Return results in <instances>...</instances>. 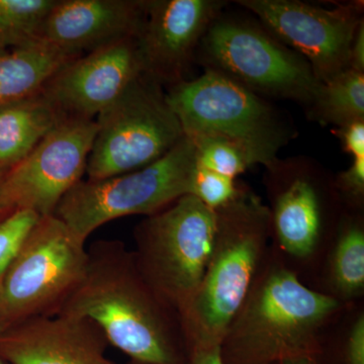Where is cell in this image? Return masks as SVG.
Masks as SVG:
<instances>
[{
    "mask_svg": "<svg viewBox=\"0 0 364 364\" xmlns=\"http://www.w3.org/2000/svg\"><path fill=\"white\" fill-rule=\"evenodd\" d=\"M85 274L60 313L88 318L109 344L144 364H188L191 349L181 314L163 301L117 240L87 249Z\"/></svg>",
    "mask_w": 364,
    "mask_h": 364,
    "instance_id": "6da1fadb",
    "label": "cell"
},
{
    "mask_svg": "<svg viewBox=\"0 0 364 364\" xmlns=\"http://www.w3.org/2000/svg\"><path fill=\"white\" fill-rule=\"evenodd\" d=\"M314 291L269 253L220 345L223 364H274L314 358L344 310Z\"/></svg>",
    "mask_w": 364,
    "mask_h": 364,
    "instance_id": "7a4b0ae2",
    "label": "cell"
},
{
    "mask_svg": "<svg viewBox=\"0 0 364 364\" xmlns=\"http://www.w3.org/2000/svg\"><path fill=\"white\" fill-rule=\"evenodd\" d=\"M215 212L210 262L181 315L191 354L220 347L269 253V210L249 186Z\"/></svg>",
    "mask_w": 364,
    "mask_h": 364,
    "instance_id": "3957f363",
    "label": "cell"
},
{
    "mask_svg": "<svg viewBox=\"0 0 364 364\" xmlns=\"http://www.w3.org/2000/svg\"><path fill=\"white\" fill-rule=\"evenodd\" d=\"M265 186L270 251L310 287L346 212L334 178L312 162L279 160Z\"/></svg>",
    "mask_w": 364,
    "mask_h": 364,
    "instance_id": "277c9868",
    "label": "cell"
},
{
    "mask_svg": "<svg viewBox=\"0 0 364 364\" xmlns=\"http://www.w3.org/2000/svg\"><path fill=\"white\" fill-rule=\"evenodd\" d=\"M188 138L215 136L243 151L253 166L272 168L296 130L279 109L219 72L205 69L166 91Z\"/></svg>",
    "mask_w": 364,
    "mask_h": 364,
    "instance_id": "5b68a950",
    "label": "cell"
},
{
    "mask_svg": "<svg viewBox=\"0 0 364 364\" xmlns=\"http://www.w3.org/2000/svg\"><path fill=\"white\" fill-rule=\"evenodd\" d=\"M217 218L193 196L147 215L134 229L136 267L181 316L195 296L214 247Z\"/></svg>",
    "mask_w": 364,
    "mask_h": 364,
    "instance_id": "8992f818",
    "label": "cell"
},
{
    "mask_svg": "<svg viewBox=\"0 0 364 364\" xmlns=\"http://www.w3.org/2000/svg\"><path fill=\"white\" fill-rule=\"evenodd\" d=\"M85 242L56 215L41 217L0 280V334L57 315L87 267Z\"/></svg>",
    "mask_w": 364,
    "mask_h": 364,
    "instance_id": "52a82bcc",
    "label": "cell"
},
{
    "mask_svg": "<svg viewBox=\"0 0 364 364\" xmlns=\"http://www.w3.org/2000/svg\"><path fill=\"white\" fill-rule=\"evenodd\" d=\"M196 147L184 136L161 159L135 171L81 181L55 215L86 242L97 228L128 215L155 214L191 193Z\"/></svg>",
    "mask_w": 364,
    "mask_h": 364,
    "instance_id": "ba28073f",
    "label": "cell"
},
{
    "mask_svg": "<svg viewBox=\"0 0 364 364\" xmlns=\"http://www.w3.org/2000/svg\"><path fill=\"white\" fill-rule=\"evenodd\" d=\"M95 122L97 136L85 172L90 181L144 168L184 136L164 87L144 73Z\"/></svg>",
    "mask_w": 364,
    "mask_h": 364,
    "instance_id": "9c48e42d",
    "label": "cell"
},
{
    "mask_svg": "<svg viewBox=\"0 0 364 364\" xmlns=\"http://www.w3.org/2000/svg\"><path fill=\"white\" fill-rule=\"evenodd\" d=\"M198 53L205 69L260 97L286 98L309 109L322 85L301 55L247 21L220 16L205 33Z\"/></svg>",
    "mask_w": 364,
    "mask_h": 364,
    "instance_id": "30bf717a",
    "label": "cell"
},
{
    "mask_svg": "<svg viewBox=\"0 0 364 364\" xmlns=\"http://www.w3.org/2000/svg\"><path fill=\"white\" fill-rule=\"evenodd\" d=\"M97 132L95 119H64L7 170L0 188L4 205L11 212L54 215L62 198L82 181Z\"/></svg>",
    "mask_w": 364,
    "mask_h": 364,
    "instance_id": "8fae6325",
    "label": "cell"
},
{
    "mask_svg": "<svg viewBox=\"0 0 364 364\" xmlns=\"http://www.w3.org/2000/svg\"><path fill=\"white\" fill-rule=\"evenodd\" d=\"M267 32L298 53L324 83L349 68L352 41L363 21V2L332 9L298 0H240Z\"/></svg>",
    "mask_w": 364,
    "mask_h": 364,
    "instance_id": "7c38bea8",
    "label": "cell"
},
{
    "mask_svg": "<svg viewBox=\"0 0 364 364\" xmlns=\"http://www.w3.org/2000/svg\"><path fill=\"white\" fill-rule=\"evenodd\" d=\"M224 6L218 0H146L136 37L143 73L163 87L186 80L198 46Z\"/></svg>",
    "mask_w": 364,
    "mask_h": 364,
    "instance_id": "4fadbf2b",
    "label": "cell"
},
{
    "mask_svg": "<svg viewBox=\"0 0 364 364\" xmlns=\"http://www.w3.org/2000/svg\"><path fill=\"white\" fill-rule=\"evenodd\" d=\"M142 73L136 37L129 38L74 60L41 93L64 119H95Z\"/></svg>",
    "mask_w": 364,
    "mask_h": 364,
    "instance_id": "5bb4252c",
    "label": "cell"
},
{
    "mask_svg": "<svg viewBox=\"0 0 364 364\" xmlns=\"http://www.w3.org/2000/svg\"><path fill=\"white\" fill-rule=\"evenodd\" d=\"M146 0H55L33 41L70 54H87L136 37Z\"/></svg>",
    "mask_w": 364,
    "mask_h": 364,
    "instance_id": "9a60e30c",
    "label": "cell"
},
{
    "mask_svg": "<svg viewBox=\"0 0 364 364\" xmlns=\"http://www.w3.org/2000/svg\"><path fill=\"white\" fill-rule=\"evenodd\" d=\"M107 346L95 323L63 313L0 334V355L11 364H117L105 354Z\"/></svg>",
    "mask_w": 364,
    "mask_h": 364,
    "instance_id": "2e32d148",
    "label": "cell"
},
{
    "mask_svg": "<svg viewBox=\"0 0 364 364\" xmlns=\"http://www.w3.org/2000/svg\"><path fill=\"white\" fill-rule=\"evenodd\" d=\"M310 289L342 305L363 301V212L346 210Z\"/></svg>",
    "mask_w": 364,
    "mask_h": 364,
    "instance_id": "e0dca14e",
    "label": "cell"
},
{
    "mask_svg": "<svg viewBox=\"0 0 364 364\" xmlns=\"http://www.w3.org/2000/svg\"><path fill=\"white\" fill-rule=\"evenodd\" d=\"M79 57L35 41L0 51V105L38 95L57 72Z\"/></svg>",
    "mask_w": 364,
    "mask_h": 364,
    "instance_id": "ac0fdd59",
    "label": "cell"
},
{
    "mask_svg": "<svg viewBox=\"0 0 364 364\" xmlns=\"http://www.w3.org/2000/svg\"><path fill=\"white\" fill-rule=\"evenodd\" d=\"M63 119L41 92L0 105V169L21 162Z\"/></svg>",
    "mask_w": 364,
    "mask_h": 364,
    "instance_id": "d6986e66",
    "label": "cell"
},
{
    "mask_svg": "<svg viewBox=\"0 0 364 364\" xmlns=\"http://www.w3.org/2000/svg\"><path fill=\"white\" fill-rule=\"evenodd\" d=\"M308 112L313 121L337 128L364 121V73L345 69L322 83Z\"/></svg>",
    "mask_w": 364,
    "mask_h": 364,
    "instance_id": "ffe728a7",
    "label": "cell"
},
{
    "mask_svg": "<svg viewBox=\"0 0 364 364\" xmlns=\"http://www.w3.org/2000/svg\"><path fill=\"white\" fill-rule=\"evenodd\" d=\"M314 364H364L363 301L347 305L328 327Z\"/></svg>",
    "mask_w": 364,
    "mask_h": 364,
    "instance_id": "44dd1931",
    "label": "cell"
},
{
    "mask_svg": "<svg viewBox=\"0 0 364 364\" xmlns=\"http://www.w3.org/2000/svg\"><path fill=\"white\" fill-rule=\"evenodd\" d=\"M55 0H0V51L32 42Z\"/></svg>",
    "mask_w": 364,
    "mask_h": 364,
    "instance_id": "7402d4cb",
    "label": "cell"
},
{
    "mask_svg": "<svg viewBox=\"0 0 364 364\" xmlns=\"http://www.w3.org/2000/svg\"><path fill=\"white\" fill-rule=\"evenodd\" d=\"M189 139L196 147L198 166L234 179L253 166L243 151L224 139L215 136Z\"/></svg>",
    "mask_w": 364,
    "mask_h": 364,
    "instance_id": "603a6c76",
    "label": "cell"
},
{
    "mask_svg": "<svg viewBox=\"0 0 364 364\" xmlns=\"http://www.w3.org/2000/svg\"><path fill=\"white\" fill-rule=\"evenodd\" d=\"M40 219V215L33 210H18L0 222V280Z\"/></svg>",
    "mask_w": 364,
    "mask_h": 364,
    "instance_id": "cb8c5ba5",
    "label": "cell"
},
{
    "mask_svg": "<svg viewBox=\"0 0 364 364\" xmlns=\"http://www.w3.org/2000/svg\"><path fill=\"white\" fill-rule=\"evenodd\" d=\"M240 186L236 179L196 165L189 195L215 210L232 202L240 191Z\"/></svg>",
    "mask_w": 364,
    "mask_h": 364,
    "instance_id": "d4e9b609",
    "label": "cell"
},
{
    "mask_svg": "<svg viewBox=\"0 0 364 364\" xmlns=\"http://www.w3.org/2000/svg\"><path fill=\"white\" fill-rule=\"evenodd\" d=\"M334 183L346 210L363 212L364 157L354 158L350 166L335 177Z\"/></svg>",
    "mask_w": 364,
    "mask_h": 364,
    "instance_id": "484cf974",
    "label": "cell"
},
{
    "mask_svg": "<svg viewBox=\"0 0 364 364\" xmlns=\"http://www.w3.org/2000/svg\"><path fill=\"white\" fill-rule=\"evenodd\" d=\"M343 145V150L354 158L364 157V121L354 122L332 131Z\"/></svg>",
    "mask_w": 364,
    "mask_h": 364,
    "instance_id": "4316f807",
    "label": "cell"
},
{
    "mask_svg": "<svg viewBox=\"0 0 364 364\" xmlns=\"http://www.w3.org/2000/svg\"><path fill=\"white\" fill-rule=\"evenodd\" d=\"M349 68L364 73V21L358 26L352 41Z\"/></svg>",
    "mask_w": 364,
    "mask_h": 364,
    "instance_id": "83f0119b",
    "label": "cell"
},
{
    "mask_svg": "<svg viewBox=\"0 0 364 364\" xmlns=\"http://www.w3.org/2000/svg\"><path fill=\"white\" fill-rule=\"evenodd\" d=\"M188 364H223L220 356V347L191 352Z\"/></svg>",
    "mask_w": 364,
    "mask_h": 364,
    "instance_id": "f1b7e54d",
    "label": "cell"
},
{
    "mask_svg": "<svg viewBox=\"0 0 364 364\" xmlns=\"http://www.w3.org/2000/svg\"><path fill=\"white\" fill-rule=\"evenodd\" d=\"M6 171L7 170L0 169V188H1L2 181H4V177L6 176ZM11 213L14 212H11V210H9V208L4 205V203H2L1 196H0V222L4 221Z\"/></svg>",
    "mask_w": 364,
    "mask_h": 364,
    "instance_id": "f546056e",
    "label": "cell"
},
{
    "mask_svg": "<svg viewBox=\"0 0 364 364\" xmlns=\"http://www.w3.org/2000/svg\"><path fill=\"white\" fill-rule=\"evenodd\" d=\"M274 364H314V361L312 358H298L284 359Z\"/></svg>",
    "mask_w": 364,
    "mask_h": 364,
    "instance_id": "4dcf8cb0",
    "label": "cell"
},
{
    "mask_svg": "<svg viewBox=\"0 0 364 364\" xmlns=\"http://www.w3.org/2000/svg\"><path fill=\"white\" fill-rule=\"evenodd\" d=\"M0 364H11V363H7L6 359H4V358H2L1 355H0Z\"/></svg>",
    "mask_w": 364,
    "mask_h": 364,
    "instance_id": "1f68e13d",
    "label": "cell"
},
{
    "mask_svg": "<svg viewBox=\"0 0 364 364\" xmlns=\"http://www.w3.org/2000/svg\"><path fill=\"white\" fill-rule=\"evenodd\" d=\"M128 364H144V363H136V361H132V360H130V363H129Z\"/></svg>",
    "mask_w": 364,
    "mask_h": 364,
    "instance_id": "d6a6232c",
    "label": "cell"
}]
</instances>
